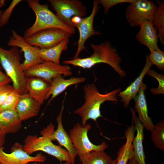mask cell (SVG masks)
I'll return each instance as SVG.
<instances>
[{
  "instance_id": "4fadbf2b",
  "label": "cell",
  "mask_w": 164,
  "mask_h": 164,
  "mask_svg": "<svg viewBox=\"0 0 164 164\" xmlns=\"http://www.w3.org/2000/svg\"><path fill=\"white\" fill-rule=\"evenodd\" d=\"M8 45L20 48L24 53L25 60L21 63V67L23 71L28 68L44 62L35 51L33 46L28 44L24 38L19 35L14 30H11Z\"/></svg>"
},
{
  "instance_id": "603a6c76",
  "label": "cell",
  "mask_w": 164,
  "mask_h": 164,
  "mask_svg": "<svg viewBox=\"0 0 164 164\" xmlns=\"http://www.w3.org/2000/svg\"><path fill=\"white\" fill-rule=\"evenodd\" d=\"M135 131L133 122L132 121L131 125L125 132L126 142L119 149L116 159V164H127L129 160L134 157L132 143L135 137Z\"/></svg>"
},
{
  "instance_id": "8d00e7d4",
  "label": "cell",
  "mask_w": 164,
  "mask_h": 164,
  "mask_svg": "<svg viewBox=\"0 0 164 164\" xmlns=\"http://www.w3.org/2000/svg\"><path fill=\"white\" fill-rule=\"evenodd\" d=\"M5 4V0H0V9L4 6ZM3 11L0 10V16L2 14Z\"/></svg>"
},
{
  "instance_id": "cb8c5ba5",
  "label": "cell",
  "mask_w": 164,
  "mask_h": 164,
  "mask_svg": "<svg viewBox=\"0 0 164 164\" xmlns=\"http://www.w3.org/2000/svg\"><path fill=\"white\" fill-rule=\"evenodd\" d=\"M69 42V39H64L57 45L46 49H41L36 46H33V48L43 61L60 64L61 54L63 51L67 49Z\"/></svg>"
},
{
  "instance_id": "ac0fdd59",
  "label": "cell",
  "mask_w": 164,
  "mask_h": 164,
  "mask_svg": "<svg viewBox=\"0 0 164 164\" xmlns=\"http://www.w3.org/2000/svg\"><path fill=\"white\" fill-rule=\"evenodd\" d=\"M146 89V85L143 82L138 92L134 98L135 108L138 113V118L144 125L145 128L151 132L153 129L155 125L151 118L148 115L145 95V91Z\"/></svg>"
},
{
  "instance_id": "6da1fadb",
  "label": "cell",
  "mask_w": 164,
  "mask_h": 164,
  "mask_svg": "<svg viewBox=\"0 0 164 164\" xmlns=\"http://www.w3.org/2000/svg\"><path fill=\"white\" fill-rule=\"evenodd\" d=\"M93 53L88 57L77 58L63 61L64 64H70L84 69L90 68L95 65L101 63L110 66L121 77L126 75V72L121 66V59L116 49L112 46L109 41L100 44L91 43Z\"/></svg>"
},
{
  "instance_id": "5bb4252c",
  "label": "cell",
  "mask_w": 164,
  "mask_h": 164,
  "mask_svg": "<svg viewBox=\"0 0 164 164\" xmlns=\"http://www.w3.org/2000/svg\"><path fill=\"white\" fill-rule=\"evenodd\" d=\"M65 97L62 101L61 110L56 119L57 124V128L52 134L50 138L52 141H57L60 145L66 149L70 155L71 164H75L76 158L77 155V153L73 144L69 134L63 128L62 123V115L64 109V102Z\"/></svg>"
},
{
  "instance_id": "83f0119b",
  "label": "cell",
  "mask_w": 164,
  "mask_h": 164,
  "mask_svg": "<svg viewBox=\"0 0 164 164\" xmlns=\"http://www.w3.org/2000/svg\"><path fill=\"white\" fill-rule=\"evenodd\" d=\"M21 95L14 89L7 96L0 106L1 111L6 110L15 109Z\"/></svg>"
},
{
  "instance_id": "2e32d148",
  "label": "cell",
  "mask_w": 164,
  "mask_h": 164,
  "mask_svg": "<svg viewBox=\"0 0 164 164\" xmlns=\"http://www.w3.org/2000/svg\"><path fill=\"white\" fill-rule=\"evenodd\" d=\"M145 64L139 75L125 89L120 91L118 94L121 98L120 101L123 103L125 108L128 107L130 101L134 99L137 94L143 82V80L145 76L152 65L149 60L148 55L145 56Z\"/></svg>"
},
{
  "instance_id": "8992f818",
  "label": "cell",
  "mask_w": 164,
  "mask_h": 164,
  "mask_svg": "<svg viewBox=\"0 0 164 164\" xmlns=\"http://www.w3.org/2000/svg\"><path fill=\"white\" fill-rule=\"evenodd\" d=\"M50 5L56 12V15L63 24L75 29L71 21L72 17L84 18L87 13V8L78 0H49Z\"/></svg>"
},
{
  "instance_id": "7a4b0ae2",
  "label": "cell",
  "mask_w": 164,
  "mask_h": 164,
  "mask_svg": "<svg viewBox=\"0 0 164 164\" xmlns=\"http://www.w3.org/2000/svg\"><path fill=\"white\" fill-rule=\"evenodd\" d=\"M85 101L84 104L77 109L74 113L80 116L81 125L84 126L89 119L94 121L102 117L100 111L101 105L104 102H118L117 95L121 91L118 88L106 94L101 93L94 84H88L83 87Z\"/></svg>"
},
{
  "instance_id": "4dcf8cb0",
  "label": "cell",
  "mask_w": 164,
  "mask_h": 164,
  "mask_svg": "<svg viewBox=\"0 0 164 164\" xmlns=\"http://www.w3.org/2000/svg\"><path fill=\"white\" fill-rule=\"evenodd\" d=\"M22 1L21 0H13L9 7L3 12L0 16V28L7 23L14 8Z\"/></svg>"
},
{
  "instance_id": "9a60e30c",
  "label": "cell",
  "mask_w": 164,
  "mask_h": 164,
  "mask_svg": "<svg viewBox=\"0 0 164 164\" xmlns=\"http://www.w3.org/2000/svg\"><path fill=\"white\" fill-rule=\"evenodd\" d=\"M130 110L133 122L137 133L132 143L134 157L138 164H146L144 151L143 142L145 127L135 114V111L132 108Z\"/></svg>"
},
{
  "instance_id": "7402d4cb",
  "label": "cell",
  "mask_w": 164,
  "mask_h": 164,
  "mask_svg": "<svg viewBox=\"0 0 164 164\" xmlns=\"http://www.w3.org/2000/svg\"><path fill=\"white\" fill-rule=\"evenodd\" d=\"M22 127L20 119L16 109L6 110L0 113V129L5 134L18 132Z\"/></svg>"
},
{
  "instance_id": "836d02e7",
  "label": "cell",
  "mask_w": 164,
  "mask_h": 164,
  "mask_svg": "<svg viewBox=\"0 0 164 164\" xmlns=\"http://www.w3.org/2000/svg\"><path fill=\"white\" fill-rule=\"evenodd\" d=\"M11 81L10 78L3 73L0 69V85L9 84Z\"/></svg>"
},
{
  "instance_id": "277c9868",
  "label": "cell",
  "mask_w": 164,
  "mask_h": 164,
  "mask_svg": "<svg viewBox=\"0 0 164 164\" xmlns=\"http://www.w3.org/2000/svg\"><path fill=\"white\" fill-rule=\"evenodd\" d=\"M26 1L29 7L35 14L36 19L33 24L25 32L24 39L28 38L38 31L51 28L60 29L72 34L75 33V29L69 28L61 22L47 4H41L38 0Z\"/></svg>"
},
{
  "instance_id": "d4e9b609",
  "label": "cell",
  "mask_w": 164,
  "mask_h": 164,
  "mask_svg": "<svg viewBox=\"0 0 164 164\" xmlns=\"http://www.w3.org/2000/svg\"><path fill=\"white\" fill-rule=\"evenodd\" d=\"M78 156L81 164H110L113 160L104 151H92Z\"/></svg>"
},
{
  "instance_id": "4316f807",
  "label": "cell",
  "mask_w": 164,
  "mask_h": 164,
  "mask_svg": "<svg viewBox=\"0 0 164 164\" xmlns=\"http://www.w3.org/2000/svg\"><path fill=\"white\" fill-rule=\"evenodd\" d=\"M151 139L156 148L164 150V121H160L151 132Z\"/></svg>"
},
{
  "instance_id": "e0dca14e",
  "label": "cell",
  "mask_w": 164,
  "mask_h": 164,
  "mask_svg": "<svg viewBox=\"0 0 164 164\" xmlns=\"http://www.w3.org/2000/svg\"><path fill=\"white\" fill-rule=\"evenodd\" d=\"M41 105L28 93H26L21 95L15 109L22 121L36 116Z\"/></svg>"
},
{
  "instance_id": "74e56055",
  "label": "cell",
  "mask_w": 164,
  "mask_h": 164,
  "mask_svg": "<svg viewBox=\"0 0 164 164\" xmlns=\"http://www.w3.org/2000/svg\"><path fill=\"white\" fill-rule=\"evenodd\" d=\"M28 164H44L39 162H33L29 163Z\"/></svg>"
},
{
  "instance_id": "484cf974",
  "label": "cell",
  "mask_w": 164,
  "mask_h": 164,
  "mask_svg": "<svg viewBox=\"0 0 164 164\" xmlns=\"http://www.w3.org/2000/svg\"><path fill=\"white\" fill-rule=\"evenodd\" d=\"M157 9L154 13L152 20L153 26L158 33L161 43L164 45V1L157 0Z\"/></svg>"
},
{
  "instance_id": "60d3db41",
  "label": "cell",
  "mask_w": 164,
  "mask_h": 164,
  "mask_svg": "<svg viewBox=\"0 0 164 164\" xmlns=\"http://www.w3.org/2000/svg\"><path fill=\"white\" fill-rule=\"evenodd\" d=\"M1 112V111H0V113Z\"/></svg>"
},
{
  "instance_id": "f35d334b",
  "label": "cell",
  "mask_w": 164,
  "mask_h": 164,
  "mask_svg": "<svg viewBox=\"0 0 164 164\" xmlns=\"http://www.w3.org/2000/svg\"><path fill=\"white\" fill-rule=\"evenodd\" d=\"M116 159L114 160H113L112 162L110 164H116Z\"/></svg>"
},
{
  "instance_id": "f1b7e54d",
  "label": "cell",
  "mask_w": 164,
  "mask_h": 164,
  "mask_svg": "<svg viewBox=\"0 0 164 164\" xmlns=\"http://www.w3.org/2000/svg\"><path fill=\"white\" fill-rule=\"evenodd\" d=\"M149 50L150 53L148 56L152 65H156L160 70H164V52L159 48Z\"/></svg>"
},
{
  "instance_id": "ab89813d",
  "label": "cell",
  "mask_w": 164,
  "mask_h": 164,
  "mask_svg": "<svg viewBox=\"0 0 164 164\" xmlns=\"http://www.w3.org/2000/svg\"><path fill=\"white\" fill-rule=\"evenodd\" d=\"M60 164H71L68 163L67 162H64L63 163H62V162H60Z\"/></svg>"
},
{
  "instance_id": "e575fe53",
  "label": "cell",
  "mask_w": 164,
  "mask_h": 164,
  "mask_svg": "<svg viewBox=\"0 0 164 164\" xmlns=\"http://www.w3.org/2000/svg\"><path fill=\"white\" fill-rule=\"evenodd\" d=\"M5 134L0 129V148L3 147L5 141Z\"/></svg>"
},
{
  "instance_id": "8fae6325",
  "label": "cell",
  "mask_w": 164,
  "mask_h": 164,
  "mask_svg": "<svg viewBox=\"0 0 164 164\" xmlns=\"http://www.w3.org/2000/svg\"><path fill=\"white\" fill-rule=\"evenodd\" d=\"M99 4V0H94L93 9L91 14L87 17L82 18L79 23L74 24L75 27H77L79 30V37L77 42V51L73 59L78 58L80 52L85 49V43L88 38L95 35H100L102 34L95 30L93 27L94 17L100 9Z\"/></svg>"
},
{
  "instance_id": "52a82bcc",
  "label": "cell",
  "mask_w": 164,
  "mask_h": 164,
  "mask_svg": "<svg viewBox=\"0 0 164 164\" xmlns=\"http://www.w3.org/2000/svg\"><path fill=\"white\" fill-rule=\"evenodd\" d=\"M91 128V126L89 123L83 126L77 123L69 131V135L78 156L92 151H104L108 147L104 141L98 145L91 142L87 135Z\"/></svg>"
},
{
  "instance_id": "ffe728a7",
  "label": "cell",
  "mask_w": 164,
  "mask_h": 164,
  "mask_svg": "<svg viewBox=\"0 0 164 164\" xmlns=\"http://www.w3.org/2000/svg\"><path fill=\"white\" fill-rule=\"evenodd\" d=\"M86 79L84 77H72L67 79H64L62 75H59L53 78L50 83L49 90L45 97L48 99L50 96L51 97L48 104L54 98L64 91L69 86L84 82Z\"/></svg>"
},
{
  "instance_id": "30bf717a",
  "label": "cell",
  "mask_w": 164,
  "mask_h": 164,
  "mask_svg": "<svg viewBox=\"0 0 164 164\" xmlns=\"http://www.w3.org/2000/svg\"><path fill=\"white\" fill-rule=\"evenodd\" d=\"M24 72L28 77L40 78L50 84L52 80L59 75L71 76V69L68 65H62L49 61L43 62L31 67Z\"/></svg>"
},
{
  "instance_id": "3957f363",
  "label": "cell",
  "mask_w": 164,
  "mask_h": 164,
  "mask_svg": "<svg viewBox=\"0 0 164 164\" xmlns=\"http://www.w3.org/2000/svg\"><path fill=\"white\" fill-rule=\"evenodd\" d=\"M54 130V125L50 123L41 131L40 137L28 135L24 140L23 149L30 155L36 152L42 151L55 157L61 162H64L71 164L68 152L60 146L54 144L51 139L50 136Z\"/></svg>"
},
{
  "instance_id": "9c48e42d",
  "label": "cell",
  "mask_w": 164,
  "mask_h": 164,
  "mask_svg": "<svg viewBox=\"0 0 164 164\" xmlns=\"http://www.w3.org/2000/svg\"><path fill=\"white\" fill-rule=\"evenodd\" d=\"M72 35L60 29L51 28L38 31L25 39L31 46L46 49L57 45L63 40L69 39Z\"/></svg>"
},
{
  "instance_id": "d6a6232c",
  "label": "cell",
  "mask_w": 164,
  "mask_h": 164,
  "mask_svg": "<svg viewBox=\"0 0 164 164\" xmlns=\"http://www.w3.org/2000/svg\"><path fill=\"white\" fill-rule=\"evenodd\" d=\"M8 84L0 85V106L3 104L8 95L14 89Z\"/></svg>"
},
{
  "instance_id": "5b68a950",
  "label": "cell",
  "mask_w": 164,
  "mask_h": 164,
  "mask_svg": "<svg viewBox=\"0 0 164 164\" xmlns=\"http://www.w3.org/2000/svg\"><path fill=\"white\" fill-rule=\"evenodd\" d=\"M21 55L18 48L12 47L5 50L0 46V63L7 75L13 83V87L20 94L27 93V76L21 67Z\"/></svg>"
},
{
  "instance_id": "1f68e13d",
  "label": "cell",
  "mask_w": 164,
  "mask_h": 164,
  "mask_svg": "<svg viewBox=\"0 0 164 164\" xmlns=\"http://www.w3.org/2000/svg\"><path fill=\"white\" fill-rule=\"evenodd\" d=\"M134 0H100V4H101L104 8V13L106 14L111 7L117 4L124 3H130Z\"/></svg>"
},
{
  "instance_id": "d6986e66",
  "label": "cell",
  "mask_w": 164,
  "mask_h": 164,
  "mask_svg": "<svg viewBox=\"0 0 164 164\" xmlns=\"http://www.w3.org/2000/svg\"><path fill=\"white\" fill-rule=\"evenodd\" d=\"M140 29L135 38L139 43L147 47L149 50L159 49L158 45L159 38L156 30L152 21H147L140 26Z\"/></svg>"
},
{
  "instance_id": "7c38bea8",
  "label": "cell",
  "mask_w": 164,
  "mask_h": 164,
  "mask_svg": "<svg viewBox=\"0 0 164 164\" xmlns=\"http://www.w3.org/2000/svg\"><path fill=\"white\" fill-rule=\"evenodd\" d=\"M3 147L0 148V163L1 164H28L33 162L42 163L46 157L39 153L34 156L31 155L23 149V145L15 143L12 147L11 152L4 151Z\"/></svg>"
},
{
  "instance_id": "44dd1931",
  "label": "cell",
  "mask_w": 164,
  "mask_h": 164,
  "mask_svg": "<svg viewBox=\"0 0 164 164\" xmlns=\"http://www.w3.org/2000/svg\"><path fill=\"white\" fill-rule=\"evenodd\" d=\"M50 86V84L38 77H27L26 88L28 93L42 104Z\"/></svg>"
},
{
  "instance_id": "b9f144b4",
  "label": "cell",
  "mask_w": 164,
  "mask_h": 164,
  "mask_svg": "<svg viewBox=\"0 0 164 164\" xmlns=\"http://www.w3.org/2000/svg\"><path fill=\"white\" fill-rule=\"evenodd\" d=\"M0 164H1L0 163Z\"/></svg>"
},
{
  "instance_id": "f546056e",
  "label": "cell",
  "mask_w": 164,
  "mask_h": 164,
  "mask_svg": "<svg viewBox=\"0 0 164 164\" xmlns=\"http://www.w3.org/2000/svg\"><path fill=\"white\" fill-rule=\"evenodd\" d=\"M146 74L156 79L159 83L158 86L156 88H152L150 92L154 95L163 94H164V76L162 74L157 73L153 69H149Z\"/></svg>"
},
{
  "instance_id": "ba28073f",
  "label": "cell",
  "mask_w": 164,
  "mask_h": 164,
  "mask_svg": "<svg viewBox=\"0 0 164 164\" xmlns=\"http://www.w3.org/2000/svg\"><path fill=\"white\" fill-rule=\"evenodd\" d=\"M158 7L155 2L147 0H134L125 11L127 22L132 27L139 26L147 21H152Z\"/></svg>"
},
{
  "instance_id": "d590c367",
  "label": "cell",
  "mask_w": 164,
  "mask_h": 164,
  "mask_svg": "<svg viewBox=\"0 0 164 164\" xmlns=\"http://www.w3.org/2000/svg\"><path fill=\"white\" fill-rule=\"evenodd\" d=\"M127 164H138L134 157L130 159L128 161Z\"/></svg>"
}]
</instances>
